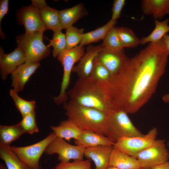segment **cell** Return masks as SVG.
<instances>
[{
	"label": "cell",
	"mask_w": 169,
	"mask_h": 169,
	"mask_svg": "<svg viewBox=\"0 0 169 169\" xmlns=\"http://www.w3.org/2000/svg\"><path fill=\"white\" fill-rule=\"evenodd\" d=\"M169 56L162 40L150 43L126 62L106 87L113 110L134 114L154 94L166 71Z\"/></svg>",
	"instance_id": "cell-1"
},
{
	"label": "cell",
	"mask_w": 169,
	"mask_h": 169,
	"mask_svg": "<svg viewBox=\"0 0 169 169\" xmlns=\"http://www.w3.org/2000/svg\"><path fill=\"white\" fill-rule=\"evenodd\" d=\"M106 84L89 79H79L67 92L68 98L76 104L108 113L112 109L109 100Z\"/></svg>",
	"instance_id": "cell-2"
},
{
	"label": "cell",
	"mask_w": 169,
	"mask_h": 169,
	"mask_svg": "<svg viewBox=\"0 0 169 169\" xmlns=\"http://www.w3.org/2000/svg\"><path fill=\"white\" fill-rule=\"evenodd\" d=\"M63 104L68 119L82 130L90 131L105 135L108 113L76 104L70 101Z\"/></svg>",
	"instance_id": "cell-3"
},
{
	"label": "cell",
	"mask_w": 169,
	"mask_h": 169,
	"mask_svg": "<svg viewBox=\"0 0 169 169\" xmlns=\"http://www.w3.org/2000/svg\"><path fill=\"white\" fill-rule=\"evenodd\" d=\"M143 135L134 125L125 111L112 110L108 113L105 136L114 144L123 137Z\"/></svg>",
	"instance_id": "cell-4"
},
{
	"label": "cell",
	"mask_w": 169,
	"mask_h": 169,
	"mask_svg": "<svg viewBox=\"0 0 169 169\" xmlns=\"http://www.w3.org/2000/svg\"><path fill=\"white\" fill-rule=\"evenodd\" d=\"M85 52L84 47L79 45L71 49H65L57 57L63 67V74L59 94L53 98L56 104H64L67 101L68 97L66 90L69 84L71 73L75 64L79 61Z\"/></svg>",
	"instance_id": "cell-5"
},
{
	"label": "cell",
	"mask_w": 169,
	"mask_h": 169,
	"mask_svg": "<svg viewBox=\"0 0 169 169\" xmlns=\"http://www.w3.org/2000/svg\"><path fill=\"white\" fill-rule=\"evenodd\" d=\"M43 33L38 32L17 37V46L23 52L26 62H39L50 54L49 48L46 46L43 41Z\"/></svg>",
	"instance_id": "cell-6"
},
{
	"label": "cell",
	"mask_w": 169,
	"mask_h": 169,
	"mask_svg": "<svg viewBox=\"0 0 169 169\" xmlns=\"http://www.w3.org/2000/svg\"><path fill=\"white\" fill-rule=\"evenodd\" d=\"M56 137L52 132L40 141L25 146H13L14 152L23 162L32 169H40V157L49 143Z\"/></svg>",
	"instance_id": "cell-7"
},
{
	"label": "cell",
	"mask_w": 169,
	"mask_h": 169,
	"mask_svg": "<svg viewBox=\"0 0 169 169\" xmlns=\"http://www.w3.org/2000/svg\"><path fill=\"white\" fill-rule=\"evenodd\" d=\"M157 129L153 127L145 135L122 138L113 145V148L136 157L139 152L151 145L156 140Z\"/></svg>",
	"instance_id": "cell-8"
},
{
	"label": "cell",
	"mask_w": 169,
	"mask_h": 169,
	"mask_svg": "<svg viewBox=\"0 0 169 169\" xmlns=\"http://www.w3.org/2000/svg\"><path fill=\"white\" fill-rule=\"evenodd\" d=\"M165 141L156 139L147 148L139 152L136 156L141 168H151L168 161L169 151Z\"/></svg>",
	"instance_id": "cell-9"
},
{
	"label": "cell",
	"mask_w": 169,
	"mask_h": 169,
	"mask_svg": "<svg viewBox=\"0 0 169 169\" xmlns=\"http://www.w3.org/2000/svg\"><path fill=\"white\" fill-rule=\"evenodd\" d=\"M85 148L67 142L64 139L56 137L48 145L44 153L48 155H58L62 162H68L70 160H83Z\"/></svg>",
	"instance_id": "cell-10"
},
{
	"label": "cell",
	"mask_w": 169,
	"mask_h": 169,
	"mask_svg": "<svg viewBox=\"0 0 169 169\" xmlns=\"http://www.w3.org/2000/svg\"><path fill=\"white\" fill-rule=\"evenodd\" d=\"M17 18L18 23L24 26L25 34L38 32L44 33L46 30L39 10L31 5L24 7L19 10Z\"/></svg>",
	"instance_id": "cell-11"
},
{
	"label": "cell",
	"mask_w": 169,
	"mask_h": 169,
	"mask_svg": "<svg viewBox=\"0 0 169 169\" xmlns=\"http://www.w3.org/2000/svg\"><path fill=\"white\" fill-rule=\"evenodd\" d=\"M96 59L106 68L112 77L120 71L129 59L124 49L115 51L103 49Z\"/></svg>",
	"instance_id": "cell-12"
},
{
	"label": "cell",
	"mask_w": 169,
	"mask_h": 169,
	"mask_svg": "<svg viewBox=\"0 0 169 169\" xmlns=\"http://www.w3.org/2000/svg\"><path fill=\"white\" fill-rule=\"evenodd\" d=\"M26 62L25 55L20 48L17 46L13 52L7 54L0 48V68L1 79L5 81L19 66Z\"/></svg>",
	"instance_id": "cell-13"
},
{
	"label": "cell",
	"mask_w": 169,
	"mask_h": 169,
	"mask_svg": "<svg viewBox=\"0 0 169 169\" xmlns=\"http://www.w3.org/2000/svg\"><path fill=\"white\" fill-rule=\"evenodd\" d=\"M101 45H90L87 48L84 55L78 64L74 67L72 72L76 73L79 79H88L93 67L95 59L102 50Z\"/></svg>",
	"instance_id": "cell-14"
},
{
	"label": "cell",
	"mask_w": 169,
	"mask_h": 169,
	"mask_svg": "<svg viewBox=\"0 0 169 169\" xmlns=\"http://www.w3.org/2000/svg\"><path fill=\"white\" fill-rule=\"evenodd\" d=\"M40 66L39 62H26L11 74V86L17 93L22 91L31 76Z\"/></svg>",
	"instance_id": "cell-15"
},
{
	"label": "cell",
	"mask_w": 169,
	"mask_h": 169,
	"mask_svg": "<svg viewBox=\"0 0 169 169\" xmlns=\"http://www.w3.org/2000/svg\"><path fill=\"white\" fill-rule=\"evenodd\" d=\"M113 146H100L85 148L84 156L92 160L95 165V169H107Z\"/></svg>",
	"instance_id": "cell-16"
},
{
	"label": "cell",
	"mask_w": 169,
	"mask_h": 169,
	"mask_svg": "<svg viewBox=\"0 0 169 169\" xmlns=\"http://www.w3.org/2000/svg\"><path fill=\"white\" fill-rule=\"evenodd\" d=\"M76 145L84 148L100 146H113L114 143L105 136L88 130H83Z\"/></svg>",
	"instance_id": "cell-17"
},
{
	"label": "cell",
	"mask_w": 169,
	"mask_h": 169,
	"mask_svg": "<svg viewBox=\"0 0 169 169\" xmlns=\"http://www.w3.org/2000/svg\"><path fill=\"white\" fill-rule=\"evenodd\" d=\"M109 167L118 169H141L137 159L113 147L110 156Z\"/></svg>",
	"instance_id": "cell-18"
},
{
	"label": "cell",
	"mask_w": 169,
	"mask_h": 169,
	"mask_svg": "<svg viewBox=\"0 0 169 169\" xmlns=\"http://www.w3.org/2000/svg\"><path fill=\"white\" fill-rule=\"evenodd\" d=\"M141 7L144 14L152 15L155 20L169 13V0H143Z\"/></svg>",
	"instance_id": "cell-19"
},
{
	"label": "cell",
	"mask_w": 169,
	"mask_h": 169,
	"mask_svg": "<svg viewBox=\"0 0 169 169\" xmlns=\"http://www.w3.org/2000/svg\"><path fill=\"white\" fill-rule=\"evenodd\" d=\"M84 5L78 3L69 8L59 11L60 20L62 29H66L87 14Z\"/></svg>",
	"instance_id": "cell-20"
},
{
	"label": "cell",
	"mask_w": 169,
	"mask_h": 169,
	"mask_svg": "<svg viewBox=\"0 0 169 169\" xmlns=\"http://www.w3.org/2000/svg\"><path fill=\"white\" fill-rule=\"evenodd\" d=\"M50 128L56 137L64 139L69 142L72 139L77 140L83 131L68 119L62 121L58 126H52Z\"/></svg>",
	"instance_id": "cell-21"
},
{
	"label": "cell",
	"mask_w": 169,
	"mask_h": 169,
	"mask_svg": "<svg viewBox=\"0 0 169 169\" xmlns=\"http://www.w3.org/2000/svg\"><path fill=\"white\" fill-rule=\"evenodd\" d=\"M0 157L8 169H32L18 157L10 146L0 144Z\"/></svg>",
	"instance_id": "cell-22"
},
{
	"label": "cell",
	"mask_w": 169,
	"mask_h": 169,
	"mask_svg": "<svg viewBox=\"0 0 169 169\" xmlns=\"http://www.w3.org/2000/svg\"><path fill=\"white\" fill-rule=\"evenodd\" d=\"M117 21L110 19L104 25L95 29L84 33L79 45H84L103 40L110 29L117 23Z\"/></svg>",
	"instance_id": "cell-23"
},
{
	"label": "cell",
	"mask_w": 169,
	"mask_h": 169,
	"mask_svg": "<svg viewBox=\"0 0 169 169\" xmlns=\"http://www.w3.org/2000/svg\"><path fill=\"white\" fill-rule=\"evenodd\" d=\"M39 11L46 30H52L54 32L61 31L59 11L48 6Z\"/></svg>",
	"instance_id": "cell-24"
},
{
	"label": "cell",
	"mask_w": 169,
	"mask_h": 169,
	"mask_svg": "<svg viewBox=\"0 0 169 169\" xmlns=\"http://www.w3.org/2000/svg\"><path fill=\"white\" fill-rule=\"evenodd\" d=\"M24 132L19 123L11 125H0V144L10 146Z\"/></svg>",
	"instance_id": "cell-25"
},
{
	"label": "cell",
	"mask_w": 169,
	"mask_h": 169,
	"mask_svg": "<svg viewBox=\"0 0 169 169\" xmlns=\"http://www.w3.org/2000/svg\"><path fill=\"white\" fill-rule=\"evenodd\" d=\"M169 19L162 21L155 20V27L153 30L146 37L141 39V44L144 45L148 43H156L162 39L164 36L169 32Z\"/></svg>",
	"instance_id": "cell-26"
},
{
	"label": "cell",
	"mask_w": 169,
	"mask_h": 169,
	"mask_svg": "<svg viewBox=\"0 0 169 169\" xmlns=\"http://www.w3.org/2000/svg\"><path fill=\"white\" fill-rule=\"evenodd\" d=\"M116 28L124 48H134L141 44V39L131 29L124 27H116Z\"/></svg>",
	"instance_id": "cell-27"
},
{
	"label": "cell",
	"mask_w": 169,
	"mask_h": 169,
	"mask_svg": "<svg viewBox=\"0 0 169 169\" xmlns=\"http://www.w3.org/2000/svg\"><path fill=\"white\" fill-rule=\"evenodd\" d=\"M18 93L13 89H11L9 91L10 96L22 116L35 111L36 108L35 101L25 100L21 98Z\"/></svg>",
	"instance_id": "cell-28"
},
{
	"label": "cell",
	"mask_w": 169,
	"mask_h": 169,
	"mask_svg": "<svg viewBox=\"0 0 169 169\" xmlns=\"http://www.w3.org/2000/svg\"><path fill=\"white\" fill-rule=\"evenodd\" d=\"M111 77V76L108 70L96 58L88 79L97 82L107 84Z\"/></svg>",
	"instance_id": "cell-29"
},
{
	"label": "cell",
	"mask_w": 169,
	"mask_h": 169,
	"mask_svg": "<svg viewBox=\"0 0 169 169\" xmlns=\"http://www.w3.org/2000/svg\"><path fill=\"white\" fill-rule=\"evenodd\" d=\"M103 49L119 51L124 49L118 35L116 27L114 26L108 32L101 45Z\"/></svg>",
	"instance_id": "cell-30"
},
{
	"label": "cell",
	"mask_w": 169,
	"mask_h": 169,
	"mask_svg": "<svg viewBox=\"0 0 169 169\" xmlns=\"http://www.w3.org/2000/svg\"><path fill=\"white\" fill-rule=\"evenodd\" d=\"M84 29L79 28L73 26L66 29L65 34L66 42V49L75 48L79 45L84 34Z\"/></svg>",
	"instance_id": "cell-31"
},
{
	"label": "cell",
	"mask_w": 169,
	"mask_h": 169,
	"mask_svg": "<svg viewBox=\"0 0 169 169\" xmlns=\"http://www.w3.org/2000/svg\"><path fill=\"white\" fill-rule=\"evenodd\" d=\"M47 46L49 48L53 47V56L54 58H57L66 49V42L65 34L61 31L54 32L52 38L49 40V43Z\"/></svg>",
	"instance_id": "cell-32"
},
{
	"label": "cell",
	"mask_w": 169,
	"mask_h": 169,
	"mask_svg": "<svg viewBox=\"0 0 169 169\" xmlns=\"http://www.w3.org/2000/svg\"><path fill=\"white\" fill-rule=\"evenodd\" d=\"M19 123L24 133L33 134L38 131L35 111L22 117V120Z\"/></svg>",
	"instance_id": "cell-33"
},
{
	"label": "cell",
	"mask_w": 169,
	"mask_h": 169,
	"mask_svg": "<svg viewBox=\"0 0 169 169\" xmlns=\"http://www.w3.org/2000/svg\"><path fill=\"white\" fill-rule=\"evenodd\" d=\"M54 169H91L90 160L74 161L70 162H61Z\"/></svg>",
	"instance_id": "cell-34"
},
{
	"label": "cell",
	"mask_w": 169,
	"mask_h": 169,
	"mask_svg": "<svg viewBox=\"0 0 169 169\" xmlns=\"http://www.w3.org/2000/svg\"><path fill=\"white\" fill-rule=\"evenodd\" d=\"M125 0H115L113 1L112 9V16L111 19L117 21L120 16L122 10L125 5Z\"/></svg>",
	"instance_id": "cell-35"
},
{
	"label": "cell",
	"mask_w": 169,
	"mask_h": 169,
	"mask_svg": "<svg viewBox=\"0 0 169 169\" xmlns=\"http://www.w3.org/2000/svg\"><path fill=\"white\" fill-rule=\"evenodd\" d=\"M8 0H1L0 1V36L2 38H4L5 36L1 28V22L3 18L8 11Z\"/></svg>",
	"instance_id": "cell-36"
},
{
	"label": "cell",
	"mask_w": 169,
	"mask_h": 169,
	"mask_svg": "<svg viewBox=\"0 0 169 169\" xmlns=\"http://www.w3.org/2000/svg\"><path fill=\"white\" fill-rule=\"evenodd\" d=\"M31 5L36 8L39 11L48 6L44 0H32Z\"/></svg>",
	"instance_id": "cell-37"
},
{
	"label": "cell",
	"mask_w": 169,
	"mask_h": 169,
	"mask_svg": "<svg viewBox=\"0 0 169 169\" xmlns=\"http://www.w3.org/2000/svg\"><path fill=\"white\" fill-rule=\"evenodd\" d=\"M150 169H169V161H166L161 164L156 166Z\"/></svg>",
	"instance_id": "cell-38"
},
{
	"label": "cell",
	"mask_w": 169,
	"mask_h": 169,
	"mask_svg": "<svg viewBox=\"0 0 169 169\" xmlns=\"http://www.w3.org/2000/svg\"><path fill=\"white\" fill-rule=\"evenodd\" d=\"M167 49L169 51V35L166 34L162 39Z\"/></svg>",
	"instance_id": "cell-39"
},
{
	"label": "cell",
	"mask_w": 169,
	"mask_h": 169,
	"mask_svg": "<svg viewBox=\"0 0 169 169\" xmlns=\"http://www.w3.org/2000/svg\"><path fill=\"white\" fill-rule=\"evenodd\" d=\"M162 100L165 103L169 102V94L165 95L162 97Z\"/></svg>",
	"instance_id": "cell-40"
},
{
	"label": "cell",
	"mask_w": 169,
	"mask_h": 169,
	"mask_svg": "<svg viewBox=\"0 0 169 169\" xmlns=\"http://www.w3.org/2000/svg\"><path fill=\"white\" fill-rule=\"evenodd\" d=\"M107 169H118L116 167H109Z\"/></svg>",
	"instance_id": "cell-41"
},
{
	"label": "cell",
	"mask_w": 169,
	"mask_h": 169,
	"mask_svg": "<svg viewBox=\"0 0 169 169\" xmlns=\"http://www.w3.org/2000/svg\"><path fill=\"white\" fill-rule=\"evenodd\" d=\"M141 169H150V168H141Z\"/></svg>",
	"instance_id": "cell-42"
},
{
	"label": "cell",
	"mask_w": 169,
	"mask_h": 169,
	"mask_svg": "<svg viewBox=\"0 0 169 169\" xmlns=\"http://www.w3.org/2000/svg\"><path fill=\"white\" fill-rule=\"evenodd\" d=\"M168 147H169V143H168Z\"/></svg>",
	"instance_id": "cell-43"
},
{
	"label": "cell",
	"mask_w": 169,
	"mask_h": 169,
	"mask_svg": "<svg viewBox=\"0 0 169 169\" xmlns=\"http://www.w3.org/2000/svg\"></svg>",
	"instance_id": "cell-44"
}]
</instances>
